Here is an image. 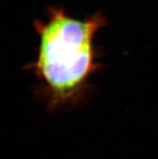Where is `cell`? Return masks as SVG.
<instances>
[{
	"label": "cell",
	"instance_id": "obj_1",
	"mask_svg": "<svg viewBox=\"0 0 158 159\" xmlns=\"http://www.w3.org/2000/svg\"><path fill=\"white\" fill-rule=\"evenodd\" d=\"M105 24L100 14L81 20L59 9L51 10L45 21L35 23L39 47L31 69L50 107L71 104L84 95L98 66L94 36Z\"/></svg>",
	"mask_w": 158,
	"mask_h": 159
}]
</instances>
